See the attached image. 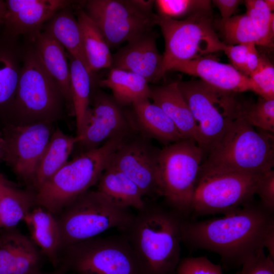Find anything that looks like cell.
<instances>
[{
  "label": "cell",
  "instance_id": "cell-1",
  "mask_svg": "<svg viewBox=\"0 0 274 274\" xmlns=\"http://www.w3.org/2000/svg\"><path fill=\"white\" fill-rule=\"evenodd\" d=\"M274 226V213L253 199L223 217L197 221L184 218L181 238L188 247L218 254L228 265L239 266L261 249Z\"/></svg>",
  "mask_w": 274,
  "mask_h": 274
},
{
  "label": "cell",
  "instance_id": "cell-2",
  "mask_svg": "<svg viewBox=\"0 0 274 274\" xmlns=\"http://www.w3.org/2000/svg\"><path fill=\"white\" fill-rule=\"evenodd\" d=\"M184 218L165 204L146 202L122 230L146 274L176 273Z\"/></svg>",
  "mask_w": 274,
  "mask_h": 274
},
{
  "label": "cell",
  "instance_id": "cell-3",
  "mask_svg": "<svg viewBox=\"0 0 274 274\" xmlns=\"http://www.w3.org/2000/svg\"><path fill=\"white\" fill-rule=\"evenodd\" d=\"M273 166V133L256 131L240 113L201 163L199 176L222 172L260 174Z\"/></svg>",
  "mask_w": 274,
  "mask_h": 274
},
{
  "label": "cell",
  "instance_id": "cell-4",
  "mask_svg": "<svg viewBox=\"0 0 274 274\" xmlns=\"http://www.w3.org/2000/svg\"><path fill=\"white\" fill-rule=\"evenodd\" d=\"M125 136L109 140L97 148L67 161L35 192V205L55 216L78 196L97 183L115 151Z\"/></svg>",
  "mask_w": 274,
  "mask_h": 274
},
{
  "label": "cell",
  "instance_id": "cell-5",
  "mask_svg": "<svg viewBox=\"0 0 274 274\" xmlns=\"http://www.w3.org/2000/svg\"><path fill=\"white\" fill-rule=\"evenodd\" d=\"M64 107L58 85L45 68L33 44L29 43L24 47L19 81L8 123H54L63 116Z\"/></svg>",
  "mask_w": 274,
  "mask_h": 274
},
{
  "label": "cell",
  "instance_id": "cell-6",
  "mask_svg": "<svg viewBox=\"0 0 274 274\" xmlns=\"http://www.w3.org/2000/svg\"><path fill=\"white\" fill-rule=\"evenodd\" d=\"M133 215L129 208L115 204L97 190H89L56 216L60 232L61 251L111 228L122 230Z\"/></svg>",
  "mask_w": 274,
  "mask_h": 274
},
{
  "label": "cell",
  "instance_id": "cell-7",
  "mask_svg": "<svg viewBox=\"0 0 274 274\" xmlns=\"http://www.w3.org/2000/svg\"><path fill=\"white\" fill-rule=\"evenodd\" d=\"M156 23L160 28L165 44L160 78L178 62L223 51L226 46L215 31L212 9L181 20L157 15Z\"/></svg>",
  "mask_w": 274,
  "mask_h": 274
},
{
  "label": "cell",
  "instance_id": "cell-8",
  "mask_svg": "<svg viewBox=\"0 0 274 274\" xmlns=\"http://www.w3.org/2000/svg\"><path fill=\"white\" fill-rule=\"evenodd\" d=\"M197 129V145L204 154L219 143L240 114L235 93L223 91L200 80L178 81Z\"/></svg>",
  "mask_w": 274,
  "mask_h": 274
},
{
  "label": "cell",
  "instance_id": "cell-9",
  "mask_svg": "<svg viewBox=\"0 0 274 274\" xmlns=\"http://www.w3.org/2000/svg\"><path fill=\"white\" fill-rule=\"evenodd\" d=\"M60 265L72 274H146L123 235L95 237L68 246L60 252Z\"/></svg>",
  "mask_w": 274,
  "mask_h": 274
},
{
  "label": "cell",
  "instance_id": "cell-10",
  "mask_svg": "<svg viewBox=\"0 0 274 274\" xmlns=\"http://www.w3.org/2000/svg\"><path fill=\"white\" fill-rule=\"evenodd\" d=\"M204 153L194 141L183 139L161 149L159 174L165 205L188 218Z\"/></svg>",
  "mask_w": 274,
  "mask_h": 274
},
{
  "label": "cell",
  "instance_id": "cell-11",
  "mask_svg": "<svg viewBox=\"0 0 274 274\" xmlns=\"http://www.w3.org/2000/svg\"><path fill=\"white\" fill-rule=\"evenodd\" d=\"M261 175L222 172L199 176L188 218L236 211L253 199Z\"/></svg>",
  "mask_w": 274,
  "mask_h": 274
},
{
  "label": "cell",
  "instance_id": "cell-12",
  "mask_svg": "<svg viewBox=\"0 0 274 274\" xmlns=\"http://www.w3.org/2000/svg\"><path fill=\"white\" fill-rule=\"evenodd\" d=\"M85 12L103 35L110 48L152 30L156 15L135 1L89 0Z\"/></svg>",
  "mask_w": 274,
  "mask_h": 274
},
{
  "label": "cell",
  "instance_id": "cell-13",
  "mask_svg": "<svg viewBox=\"0 0 274 274\" xmlns=\"http://www.w3.org/2000/svg\"><path fill=\"white\" fill-rule=\"evenodd\" d=\"M161 149L138 131L125 137L109 165L121 170L140 188L144 197L154 201L162 197L159 174Z\"/></svg>",
  "mask_w": 274,
  "mask_h": 274
},
{
  "label": "cell",
  "instance_id": "cell-14",
  "mask_svg": "<svg viewBox=\"0 0 274 274\" xmlns=\"http://www.w3.org/2000/svg\"><path fill=\"white\" fill-rule=\"evenodd\" d=\"M54 129L53 123L47 122L3 125L4 162L29 188L37 164Z\"/></svg>",
  "mask_w": 274,
  "mask_h": 274
},
{
  "label": "cell",
  "instance_id": "cell-15",
  "mask_svg": "<svg viewBox=\"0 0 274 274\" xmlns=\"http://www.w3.org/2000/svg\"><path fill=\"white\" fill-rule=\"evenodd\" d=\"M113 97L97 91L91 97L88 110L75 148L80 153L96 149L109 140L126 136L137 131L129 111H125Z\"/></svg>",
  "mask_w": 274,
  "mask_h": 274
},
{
  "label": "cell",
  "instance_id": "cell-16",
  "mask_svg": "<svg viewBox=\"0 0 274 274\" xmlns=\"http://www.w3.org/2000/svg\"><path fill=\"white\" fill-rule=\"evenodd\" d=\"M3 32L17 38L24 36L32 43L44 25L60 10L70 6L65 0H7Z\"/></svg>",
  "mask_w": 274,
  "mask_h": 274
},
{
  "label": "cell",
  "instance_id": "cell-17",
  "mask_svg": "<svg viewBox=\"0 0 274 274\" xmlns=\"http://www.w3.org/2000/svg\"><path fill=\"white\" fill-rule=\"evenodd\" d=\"M170 71L180 72L200 78L205 83L219 90L233 93L257 89L250 78L232 65L204 56L178 62Z\"/></svg>",
  "mask_w": 274,
  "mask_h": 274
},
{
  "label": "cell",
  "instance_id": "cell-18",
  "mask_svg": "<svg viewBox=\"0 0 274 274\" xmlns=\"http://www.w3.org/2000/svg\"><path fill=\"white\" fill-rule=\"evenodd\" d=\"M156 34L151 31L131 41L112 55V68L131 72L148 82L158 81L162 55L157 49Z\"/></svg>",
  "mask_w": 274,
  "mask_h": 274
},
{
  "label": "cell",
  "instance_id": "cell-19",
  "mask_svg": "<svg viewBox=\"0 0 274 274\" xmlns=\"http://www.w3.org/2000/svg\"><path fill=\"white\" fill-rule=\"evenodd\" d=\"M42 255L30 237L14 228L0 232V274H37Z\"/></svg>",
  "mask_w": 274,
  "mask_h": 274
},
{
  "label": "cell",
  "instance_id": "cell-20",
  "mask_svg": "<svg viewBox=\"0 0 274 274\" xmlns=\"http://www.w3.org/2000/svg\"><path fill=\"white\" fill-rule=\"evenodd\" d=\"M24 48L17 38L0 35V121L9 122L18 85Z\"/></svg>",
  "mask_w": 274,
  "mask_h": 274
},
{
  "label": "cell",
  "instance_id": "cell-21",
  "mask_svg": "<svg viewBox=\"0 0 274 274\" xmlns=\"http://www.w3.org/2000/svg\"><path fill=\"white\" fill-rule=\"evenodd\" d=\"M129 111L135 130L165 146L183 139L175 125L157 105L146 99L133 104Z\"/></svg>",
  "mask_w": 274,
  "mask_h": 274
},
{
  "label": "cell",
  "instance_id": "cell-22",
  "mask_svg": "<svg viewBox=\"0 0 274 274\" xmlns=\"http://www.w3.org/2000/svg\"><path fill=\"white\" fill-rule=\"evenodd\" d=\"M31 43L33 44L45 68L58 85L69 114L74 116L70 67L64 48L54 38L43 30Z\"/></svg>",
  "mask_w": 274,
  "mask_h": 274
},
{
  "label": "cell",
  "instance_id": "cell-23",
  "mask_svg": "<svg viewBox=\"0 0 274 274\" xmlns=\"http://www.w3.org/2000/svg\"><path fill=\"white\" fill-rule=\"evenodd\" d=\"M150 99L172 120L183 139L197 142V129L178 82L151 87Z\"/></svg>",
  "mask_w": 274,
  "mask_h": 274
},
{
  "label": "cell",
  "instance_id": "cell-24",
  "mask_svg": "<svg viewBox=\"0 0 274 274\" xmlns=\"http://www.w3.org/2000/svg\"><path fill=\"white\" fill-rule=\"evenodd\" d=\"M30 234V239L51 265H60L61 236L56 217L41 207L31 209L23 219Z\"/></svg>",
  "mask_w": 274,
  "mask_h": 274
},
{
  "label": "cell",
  "instance_id": "cell-25",
  "mask_svg": "<svg viewBox=\"0 0 274 274\" xmlns=\"http://www.w3.org/2000/svg\"><path fill=\"white\" fill-rule=\"evenodd\" d=\"M78 138L64 133L59 127L55 129L36 168L29 189L35 192L67 162Z\"/></svg>",
  "mask_w": 274,
  "mask_h": 274
},
{
  "label": "cell",
  "instance_id": "cell-26",
  "mask_svg": "<svg viewBox=\"0 0 274 274\" xmlns=\"http://www.w3.org/2000/svg\"><path fill=\"white\" fill-rule=\"evenodd\" d=\"M99 191L115 204L124 208L142 209L146 204L136 184L117 168L108 165L98 182Z\"/></svg>",
  "mask_w": 274,
  "mask_h": 274
},
{
  "label": "cell",
  "instance_id": "cell-27",
  "mask_svg": "<svg viewBox=\"0 0 274 274\" xmlns=\"http://www.w3.org/2000/svg\"><path fill=\"white\" fill-rule=\"evenodd\" d=\"M70 7L58 11L44 25L42 30L65 48L68 54L82 62L89 72L81 28Z\"/></svg>",
  "mask_w": 274,
  "mask_h": 274
},
{
  "label": "cell",
  "instance_id": "cell-28",
  "mask_svg": "<svg viewBox=\"0 0 274 274\" xmlns=\"http://www.w3.org/2000/svg\"><path fill=\"white\" fill-rule=\"evenodd\" d=\"M100 86L109 88L113 97L122 106L150 99L151 87L143 77L117 68H111L107 78L101 80Z\"/></svg>",
  "mask_w": 274,
  "mask_h": 274
},
{
  "label": "cell",
  "instance_id": "cell-29",
  "mask_svg": "<svg viewBox=\"0 0 274 274\" xmlns=\"http://www.w3.org/2000/svg\"><path fill=\"white\" fill-rule=\"evenodd\" d=\"M0 184V229L15 228L35 204V192L17 187L3 175Z\"/></svg>",
  "mask_w": 274,
  "mask_h": 274
},
{
  "label": "cell",
  "instance_id": "cell-30",
  "mask_svg": "<svg viewBox=\"0 0 274 274\" xmlns=\"http://www.w3.org/2000/svg\"><path fill=\"white\" fill-rule=\"evenodd\" d=\"M85 55L88 70L92 73L111 67L112 55L101 32L84 10L78 12Z\"/></svg>",
  "mask_w": 274,
  "mask_h": 274
},
{
  "label": "cell",
  "instance_id": "cell-31",
  "mask_svg": "<svg viewBox=\"0 0 274 274\" xmlns=\"http://www.w3.org/2000/svg\"><path fill=\"white\" fill-rule=\"evenodd\" d=\"M66 55L70 67L72 102L76 118L77 135L81 129L90 105L91 75L82 62L68 53Z\"/></svg>",
  "mask_w": 274,
  "mask_h": 274
},
{
  "label": "cell",
  "instance_id": "cell-32",
  "mask_svg": "<svg viewBox=\"0 0 274 274\" xmlns=\"http://www.w3.org/2000/svg\"><path fill=\"white\" fill-rule=\"evenodd\" d=\"M216 25L228 45L254 44L260 45L259 38L247 15H234L216 22Z\"/></svg>",
  "mask_w": 274,
  "mask_h": 274
},
{
  "label": "cell",
  "instance_id": "cell-33",
  "mask_svg": "<svg viewBox=\"0 0 274 274\" xmlns=\"http://www.w3.org/2000/svg\"><path fill=\"white\" fill-rule=\"evenodd\" d=\"M248 16L259 38L260 46L271 47L274 37V14L264 0L244 1Z\"/></svg>",
  "mask_w": 274,
  "mask_h": 274
},
{
  "label": "cell",
  "instance_id": "cell-34",
  "mask_svg": "<svg viewBox=\"0 0 274 274\" xmlns=\"http://www.w3.org/2000/svg\"><path fill=\"white\" fill-rule=\"evenodd\" d=\"M240 113L254 127L273 133L274 99L259 96L255 102L241 101Z\"/></svg>",
  "mask_w": 274,
  "mask_h": 274
},
{
  "label": "cell",
  "instance_id": "cell-35",
  "mask_svg": "<svg viewBox=\"0 0 274 274\" xmlns=\"http://www.w3.org/2000/svg\"><path fill=\"white\" fill-rule=\"evenodd\" d=\"M158 15L175 20L185 19L198 12L212 9L209 0H157Z\"/></svg>",
  "mask_w": 274,
  "mask_h": 274
},
{
  "label": "cell",
  "instance_id": "cell-36",
  "mask_svg": "<svg viewBox=\"0 0 274 274\" xmlns=\"http://www.w3.org/2000/svg\"><path fill=\"white\" fill-rule=\"evenodd\" d=\"M249 77L260 97L274 99V67L266 57L260 56L257 68Z\"/></svg>",
  "mask_w": 274,
  "mask_h": 274
},
{
  "label": "cell",
  "instance_id": "cell-37",
  "mask_svg": "<svg viewBox=\"0 0 274 274\" xmlns=\"http://www.w3.org/2000/svg\"><path fill=\"white\" fill-rule=\"evenodd\" d=\"M177 274H223L221 266L206 257H188L180 259Z\"/></svg>",
  "mask_w": 274,
  "mask_h": 274
},
{
  "label": "cell",
  "instance_id": "cell-38",
  "mask_svg": "<svg viewBox=\"0 0 274 274\" xmlns=\"http://www.w3.org/2000/svg\"><path fill=\"white\" fill-rule=\"evenodd\" d=\"M241 266L238 274H274V259L265 255L264 249L250 257Z\"/></svg>",
  "mask_w": 274,
  "mask_h": 274
},
{
  "label": "cell",
  "instance_id": "cell-39",
  "mask_svg": "<svg viewBox=\"0 0 274 274\" xmlns=\"http://www.w3.org/2000/svg\"><path fill=\"white\" fill-rule=\"evenodd\" d=\"M256 194L260 198V203L267 210L274 213V170L262 174L259 180Z\"/></svg>",
  "mask_w": 274,
  "mask_h": 274
},
{
  "label": "cell",
  "instance_id": "cell-40",
  "mask_svg": "<svg viewBox=\"0 0 274 274\" xmlns=\"http://www.w3.org/2000/svg\"><path fill=\"white\" fill-rule=\"evenodd\" d=\"M248 46V44L226 45L223 51L229 59L231 65L244 75Z\"/></svg>",
  "mask_w": 274,
  "mask_h": 274
},
{
  "label": "cell",
  "instance_id": "cell-41",
  "mask_svg": "<svg viewBox=\"0 0 274 274\" xmlns=\"http://www.w3.org/2000/svg\"><path fill=\"white\" fill-rule=\"evenodd\" d=\"M211 2L219 11L222 20L234 16L239 6L244 3L241 0H213Z\"/></svg>",
  "mask_w": 274,
  "mask_h": 274
},
{
  "label": "cell",
  "instance_id": "cell-42",
  "mask_svg": "<svg viewBox=\"0 0 274 274\" xmlns=\"http://www.w3.org/2000/svg\"><path fill=\"white\" fill-rule=\"evenodd\" d=\"M259 57L256 45L254 44H248L245 70L246 76L249 77L256 70L259 63Z\"/></svg>",
  "mask_w": 274,
  "mask_h": 274
},
{
  "label": "cell",
  "instance_id": "cell-43",
  "mask_svg": "<svg viewBox=\"0 0 274 274\" xmlns=\"http://www.w3.org/2000/svg\"><path fill=\"white\" fill-rule=\"evenodd\" d=\"M264 248L268 252V255L274 259V226L271 227L267 232L263 243Z\"/></svg>",
  "mask_w": 274,
  "mask_h": 274
},
{
  "label": "cell",
  "instance_id": "cell-44",
  "mask_svg": "<svg viewBox=\"0 0 274 274\" xmlns=\"http://www.w3.org/2000/svg\"><path fill=\"white\" fill-rule=\"evenodd\" d=\"M7 12L6 1L0 0V25L3 24Z\"/></svg>",
  "mask_w": 274,
  "mask_h": 274
},
{
  "label": "cell",
  "instance_id": "cell-45",
  "mask_svg": "<svg viewBox=\"0 0 274 274\" xmlns=\"http://www.w3.org/2000/svg\"><path fill=\"white\" fill-rule=\"evenodd\" d=\"M5 143L3 134L0 130V162H4L5 155Z\"/></svg>",
  "mask_w": 274,
  "mask_h": 274
},
{
  "label": "cell",
  "instance_id": "cell-46",
  "mask_svg": "<svg viewBox=\"0 0 274 274\" xmlns=\"http://www.w3.org/2000/svg\"><path fill=\"white\" fill-rule=\"evenodd\" d=\"M66 272V269L62 265H60L58 267L55 268V270L53 271L47 273L40 271L37 274H65Z\"/></svg>",
  "mask_w": 274,
  "mask_h": 274
},
{
  "label": "cell",
  "instance_id": "cell-47",
  "mask_svg": "<svg viewBox=\"0 0 274 274\" xmlns=\"http://www.w3.org/2000/svg\"><path fill=\"white\" fill-rule=\"evenodd\" d=\"M267 6L269 9L273 12L274 10V1L273 0H264Z\"/></svg>",
  "mask_w": 274,
  "mask_h": 274
},
{
  "label": "cell",
  "instance_id": "cell-48",
  "mask_svg": "<svg viewBox=\"0 0 274 274\" xmlns=\"http://www.w3.org/2000/svg\"><path fill=\"white\" fill-rule=\"evenodd\" d=\"M2 175H3V174H2V175L1 176L0 179H1ZM1 184H0V198H1Z\"/></svg>",
  "mask_w": 274,
  "mask_h": 274
},
{
  "label": "cell",
  "instance_id": "cell-49",
  "mask_svg": "<svg viewBox=\"0 0 274 274\" xmlns=\"http://www.w3.org/2000/svg\"><path fill=\"white\" fill-rule=\"evenodd\" d=\"M2 174L0 172V177H1V176L2 175Z\"/></svg>",
  "mask_w": 274,
  "mask_h": 274
}]
</instances>
